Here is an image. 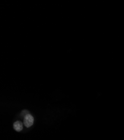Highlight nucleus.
<instances>
[{"label": "nucleus", "mask_w": 124, "mask_h": 140, "mask_svg": "<svg viewBox=\"0 0 124 140\" xmlns=\"http://www.w3.org/2000/svg\"><path fill=\"white\" fill-rule=\"evenodd\" d=\"M14 128L17 132H21L23 129V124L20 121H16L14 124Z\"/></svg>", "instance_id": "f03ea898"}, {"label": "nucleus", "mask_w": 124, "mask_h": 140, "mask_svg": "<svg viewBox=\"0 0 124 140\" xmlns=\"http://www.w3.org/2000/svg\"><path fill=\"white\" fill-rule=\"evenodd\" d=\"M28 114V111H27V110H24L23 112H22V113H21L22 116H23L24 117L26 116V115H27Z\"/></svg>", "instance_id": "7ed1b4c3"}, {"label": "nucleus", "mask_w": 124, "mask_h": 140, "mask_svg": "<svg viewBox=\"0 0 124 140\" xmlns=\"http://www.w3.org/2000/svg\"><path fill=\"white\" fill-rule=\"evenodd\" d=\"M34 122V118L33 116L31 115L30 114H28L24 117V125L27 128H29L31 126L33 125Z\"/></svg>", "instance_id": "f257e3e1"}]
</instances>
